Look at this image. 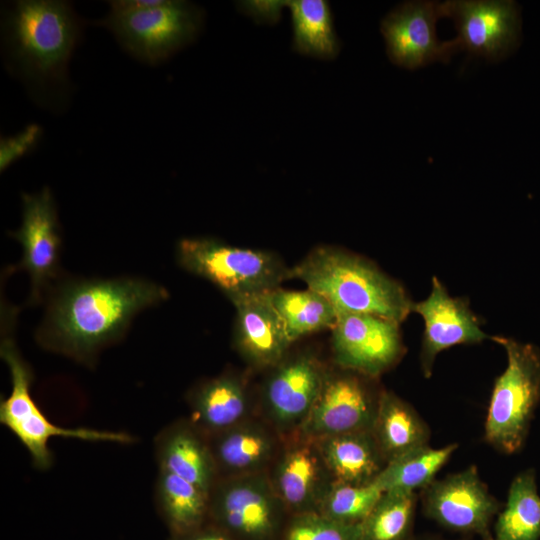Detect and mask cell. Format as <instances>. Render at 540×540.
<instances>
[{
	"instance_id": "1",
	"label": "cell",
	"mask_w": 540,
	"mask_h": 540,
	"mask_svg": "<svg viewBox=\"0 0 540 540\" xmlns=\"http://www.w3.org/2000/svg\"><path fill=\"white\" fill-rule=\"evenodd\" d=\"M167 297L163 286L142 278L67 280L50 294L37 339L45 348L91 361L122 337L137 313Z\"/></svg>"
},
{
	"instance_id": "2",
	"label": "cell",
	"mask_w": 540,
	"mask_h": 540,
	"mask_svg": "<svg viewBox=\"0 0 540 540\" xmlns=\"http://www.w3.org/2000/svg\"><path fill=\"white\" fill-rule=\"evenodd\" d=\"M10 69L37 91L61 90L81 35V20L66 1L20 0L2 21Z\"/></svg>"
},
{
	"instance_id": "3",
	"label": "cell",
	"mask_w": 540,
	"mask_h": 540,
	"mask_svg": "<svg viewBox=\"0 0 540 540\" xmlns=\"http://www.w3.org/2000/svg\"><path fill=\"white\" fill-rule=\"evenodd\" d=\"M297 278L324 296L338 314H368L401 324L412 311L403 287L373 263L344 250L321 246L293 268Z\"/></svg>"
},
{
	"instance_id": "4",
	"label": "cell",
	"mask_w": 540,
	"mask_h": 540,
	"mask_svg": "<svg viewBox=\"0 0 540 540\" xmlns=\"http://www.w3.org/2000/svg\"><path fill=\"white\" fill-rule=\"evenodd\" d=\"M506 351L507 366L495 380L485 421V440L514 454L523 446L540 401V353L531 344L492 337Z\"/></svg>"
},
{
	"instance_id": "5",
	"label": "cell",
	"mask_w": 540,
	"mask_h": 540,
	"mask_svg": "<svg viewBox=\"0 0 540 540\" xmlns=\"http://www.w3.org/2000/svg\"><path fill=\"white\" fill-rule=\"evenodd\" d=\"M177 260L183 269L218 287L229 300L272 291L290 278V268L275 253L213 238L180 240Z\"/></svg>"
},
{
	"instance_id": "6",
	"label": "cell",
	"mask_w": 540,
	"mask_h": 540,
	"mask_svg": "<svg viewBox=\"0 0 540 540\" xmlns=\"http://www.w3.org/2000/svg\"><path fill=\"white\" fill-rule=\"evenodd\" d=\"M3 327V326H2ZM0 353L6 362L12 389L0 403V422L6 426L26 447L33 463L39 469H47L52 463L48 442L53 437H70L85 441L128 443L132 438L120 432L99 431L87 428H63L53 424L41 412L30 393L32 373L21 357L14 340L4 328Z\"/></svg>"
},
{
	"instance_id": "7",
	"label": "cell",
	"mask_w": 540,
	"mask_h": 540,
	"mask_svg": "<svg viewBox=\"0 0 540 540\" xmlns=\"http://www.w3.org/2000/svg\"><path fill=\"white\" fill-rule=\"evenodd\" d=\"M202 20L203 13L196 5L164 0L149 9L109 12L99 24L106 27L133 57L156 65L192 42Z\"/></svg>"
},
{
	"instance_id": "8",
	"label": "cell",
	"mask_w": 540,
	"mask_h": 540,
	"mask_svg": "<svg viewBox=\"0 0 540 540\" xmlns=\"http://www.w3.org/2000/svg\"><path fill=\"white\" fill-rule=\"evenodd\" d=\"M286 510L263 473L228 477L214 485L209 511L238 540H273Z\"/></svg>"
},
{
	"instance_id": "9",
	"label": "cell",
	"mask_w": 540,
	"mask_h": 540,
	"mask_svg": "<svg viewBox=\"0 0 540 540\" xmlns=\"http://www.w3.org/2000/svg\"><path fill=\"white\" fill-rule=\"evenodd\" d=\"M424 514L446 530L493 540L492 527L500 511L476 466L434 479L422 490Z\"/></svg>"
},
{
	"instance_id": "10",
	"label": "cell",
	"mask_w": 540,
	"mask_h": 540,
	"mask_svg": "<svg viewBox=\"0 0 540 540\" xmlns=\"http://www.w3.org/2000/svg\"><path fill=\"white\" fill-rule=\"evenodd\" d=\"M374 379L337 366L326 370L320 392L298 430L313 439L370 431L380 394L370 385Z\"/></svg>"
},
{
	"instance_id": "11",
	"label": "cell",
	"mask_w": 540,
	"mask_h": 540,
	"mask_svg": "<svg viewBox=\"0 0 540 540\" xmlns=\"http://www.w3.org/2000/svg\"><path fill=\"white\" fill-rule=\"evenodd\" d=\"M398 323L368 314H338L331 347L336 366L375 378L394 366L405 348Z\"/></svg>"
},
{
	"instance_id": "12",
	"label": "cell",
	"mask_w": 540,
	"mask_h": 540,
	"mask_svg": "<svg viewBox=\"0 0 540 540\" xmlns=\"http://www.w3.org/2000/svg\"><path fill=\"white\" fill-rule=\"evenodd\" d=\"M443 17L453 19L458 31L450 41L453 52L467 50L490 60L504 57L519 42L520 17L514 1H447Z\"/></svg>"
},
{
	"instance_id": "13",
	"label": "cell",
	"mask_w": 540,
	"mask_h": 540,
	"mask_svg": "<svg viewBox=\"0 0 540 540\" xmlns=\"http://www.w3.org/2000/svg\"><path fill=\"white\" fill-rule=\"evenodd\" d=\"M23 248L18 265L31 279L29 303H38L59 271L61 237L53 195L45 187L34 194H22V223L11 233Z\"/></svg>"
},
{
	"instance_id": "14",
	"label": "cell",
	"mask_w": 540,
	"mask_h": 540,
	"mask_svg": "<svg viewBox=\"0 0 540 540\" xmlns=\"http://www.w3.org/2000/svg\"><path fill=\"white\" fill-rule=\"evenodd\" d=\"M268 478L285 509L293 515L317 512L334 481L317 440L300 432L284 445Z\"/></svg>"
},
{
	"instance_id": "15",
	"label": "cell",
	"mask_w": 540,
	"mask_h": 540,
	"mask_svg": "<svg viewBox=\"0 0 540 540\" xmlns=\"http://www.w3.org/2000/svg\"><path fill=\"white\" fill-rule=\"evenodd\" d=\"M425 324L420 354L425 377L432 375L439 353L456 345L477 344L489 338L481 329L478 317L463 298L451 297L439 279L433 277L429 296L413 303Z\"/></svg>"
},
{
	"instance_id": "16",
	"label": "cell",
	"mask_w": 540,
	"mask_h": 540,
	"mask_svg": "<svg viewBox=\"0 0 540 540\" xmlns=\"http://www.w3.org/2000/svg\"><path fill=\"white\" fill-rule=\"evenodd\" d=\"M443 17L441 4L409 2L391 12L381 24L392 62L409 69L435 60L447 61L453 52L450 41L439 42L435 22Z\"/></svg>"
},
{
	"instance_id": "17",
	"label": "cell",
	"mask_w": 540,
	"mask_h": 540,
	"mask_svg": "<svg viewBox=\"0 0 540 540\" xmlns=\"http://www.w3.org/2000/svg\"><path fill=\"white\" fill-rule=\"evenodd\" d=\"M325 373V367L307 353L286 356L273 367L264 399L278 429H300L320 392Z\"/></svg>"
},
{
	"instance_id": "18",
	"label": "cell",
	"mask_w": 540,
	"mask_h": 540,
	"mask_svg": "<svg viewBox=\"0 0 540 540\" xmlns=\"http://www.w3.org/2000/svg\"><path fill=\"white\" fill-rule=\"evenodd\" d=\"M230 301L236 310L235 344L240 354L259 368L280 363L292 342L268 292Z\"/></svg>"
},
{
	"instance_id": "19",
	"label": "cell",
	"mask_w": 540,
	"mask_h": 540,
	"mask_svg": "<svg viewBox=\"0 0 540 540\" xmlns=\"http://www.w3.org/2000/svg\"><path fill=\"white\" fill-rule=\"evenodd\" d=\"M317 442L334 481L366 485L386 465L371 430L325 437Z\"/></svg>"
},
{
	"instance_id": "20",
	"label": "cell",
	"mask_w": 540,
	"mask_h": 540,
	"mask_svg": "<svg viewBox=\"0 0 540 540\" xmlns=\"http://www.w3.org/2000/svg\"><path fill=\"white\" fill-rule=\"evenodd\" d=\"M371 432L386 463L429 445L425 421L409 403L388 391L380 394Z\"/></svg>"
},
{
	"instance_id": "21",
	"label": "cell",
	"mask_w": 540,
	"mask_h": 540,
	"mask_svg": "<svg viewBox=\"0 0 540 540\" xmlns=\"http://www.w3.org/2000/svg\"><path fill=\"white\" fill-rule=\"evenodd\" d=\"M160 470L171 472L210 495L217 473L209 445L192 428L175 426L157 442Z\"/></svg>"
},
{
	"instance_id": "22",
	"label": "cell",
	"mask_w": 540,
	"mask_h": 540,
	"mask_svg": "<svg viewBox=\"0 0 540 540\" xmlns=\"http://www.w3.org/2000/svg\"><path fill=\"white\" fill-rule=\"evenodd\" d=\"M209 445L217 471L229 477L261 473L275 452L274 437L258 424H240L213 435Z\"/></svg>"
},
{
	"instance_id": "23",
	"label": "cell",
	"mask_w": 540,
	"mask_h": 540,
	"mask_svg": "<svg viewBox=\"0 0 540 540\" xmlns=\"http://www.w3.org/2000/svg\"><path fill=\"white\" fill-rule=\"evenodd\" d=\"M248 398L243 383L222 375L202 384L192 398V417L201 429L216 435L244 421Z\"/></svg>"
},
{
	"instance_id": "24",
	"label": "cell",
	"mask_w": 540,
	"mask_h": 540,
	"mask_svg": "<svg viewBox=\"0 0 540 540\" xmlns=\"http://www.w3.org/2000/svg\"><path fill=\"white\" fill-rule=\"evenodd\" d=\"M493 540H540V495L533 469L512 480L492 527Z\"/></svg>"
},
{
	"instance_id": "25",
	"label": "cell",
	"mask_w": 540,
	"mask_h": 540,
	"mask_svg": "<svg viewBox=\"0 0 540 540\" xmlns=\"http://www.w3.org/2000/svg\"><path fill=\"white\" fill-rule=\"evenodd\" d=\"M293 343L325 329H332L338 313L320 293L312 290H285L280 287L268 292Z\"/></svg>"
},
{
	"instance_id": "26",
	"label": "cell",
	"mask_w": 540,
	"mask_h": 540,
	"mask_svg": "<svg viewBox=\"0 0 540 540\" xmlns=\"http://www.w3.org/2000/svg\"><path fill=\"white\" fill-rule=\"evenodd\" d=\"M458 448L456 443L432 448L429 445L405 453L384 466L373 483L384 492L423 490Z\"/></svg>"
},
{
	"instance_id": "27",
	"label": "cell",
	"mask_w": 540,
	"mask_h": 540,
	"mask_svg": "<svg viewBox=\"0 0 540 540\" xmlns=\"http://www.w3.org/2000/svg\"><path fill=\"white\" fill-rule=\"evenodd\" d=\"M290 9L293 47L301 54L332 59L339 51L331 11L323 0L282 1Z\"/></svg>"
},
{
	"instance_id": "28",
	"label": "cell",
	"mask_w": 540,
	"mask_h": 540,
	"mask_svg": "<svg viewBox=\"0 0 540 540\" xmlns=\"http://www.w3.org/2000/svg\"><path fill=\"white\" fill-rule=\"evenodd\" d=\"M157 496L170 525L182 534L195 530L209 511V494L165 470H159Z\"/></svg>"
},
{
	"instance_id": "29",
	"label": "cell",
	"mask_w": 540,
	"mask_h": 540,
	"mask_svg": "<svg viewBox=\"0 0 540 540\" xmlns=\"http://www.w3.org/2000/svg\"><path fill=\"white\" fill-rule=\"evenodd\" d=\"M417 494L384 492L361 523L362 540H410Z\"/></svg>"
},
{
	"instance_id": "30",
	"label": "cell",
	"mask_w": 540,
	"mask_h": 540,
	"mask_svg": "<svg viewBox=\"0 0 540 540\" xmlns=\"http://www.w3.org/2000/svg\"><path fill=\"white\" fill-rule=\"evenodd\" d=\"M382 494L373 482L353 485L333 481L317 512L339 522L361 524Z\"/></svg>"
},
{
	"instance_id": "31",
	"label": "cell",
	"mask_w": 540,
	"mask_h": 540,
	"mask_svg": "<svg viewBox=\"0 0 540 540\" xmlns=\"http://www.w3.org/2000/svg\"><path fill=\"white\" fill-rule=\"evenodd\" d=\"M282 540H362L361 524L339 522L318 512L296 514Z\"/></svg>"
},
{
	"instance_id": "32",
	"label": "cell",
	"mask_w": 540,
	"mask_h": 540,
	"mask_svg": "<svg viewBox=\"0 0 540 540\" xmlns=\"http://www.w3.org/2000/svg\"><path fill=\"white\" fill-rule=\"evenodd\" d=\"M43 134L37 123L26 125L21 131L0 140V170L3 172L10 165L31 152L39 143Z\"/></svg>"
},
{
	"instance_id": "33",
	"label": "cell",
	"mask_w": 540,
	"mask_h": 540,
	"mask_svg": "<svg viewBox=\"0 0 540 540\" xmlns=\"http://www.w3.org/2000/svg\"><path fill=\"white\" fill-rule=\"evenodd\" d=\"M186 540H233L220 534L202 533L194 535Z\"/></svg>"
},
{
	"instance_id": "34",
	"label": "cell",
	"mask_w": 540,
	"mask_h": 540,
	"mask_svg": "<svg viewBox=\"0 0 540 540\" xmlns=\"http://www.w3.org/2000/svg\"><path fill=\"white\" fill-rule=\"evenodd\" d=\"M424 540H445V539H439V538H427V539H424Z\"/></svg>"
}]
</instances>
